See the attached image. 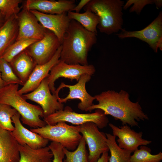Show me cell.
<instances>
[{
  "label": "cell",
  "mask_w": 162,
  "mask_h": 162,
  "mask_svg": "<svg viewBox=\"0 0 162 162\" xmlns=\"http://www.w3.org/2000/svg\"><path fill=\"white\" fill-rule=\"evenodd\" d=\"M109 125L112 130L113 135L118 137V145L121 148L133 152L139 146H146L152 142V141L142 138V132H137L128 125H123L120 128L112 123H109Z\"/></svg>",
  "instance_id": "obj_14"
},
{
  "label": "cell",
  "mask_w": 162,
  "mask_h": 162,
  "mask_svg": "<svg viewBox=\"0 0 162 162\" xmlns=\"http://www.w3.org/2000/svg\"><path fill=\"white\" fill-rule=\"evenodd\" d=\"M84 11L81 13L69 11L67 14L71 20L76 21L88 31L97 34V28L99 22L98 17L89 10Z\"/></svg>",
  "instance_id": "obj_23"
},
{
  "label": "cell",
  "mask_w": 162,
  "mask_h": 162,
  "mask_svg": "<svg viewBox=\"0 0 162 162\" xmlns=\"http://www.w3.org/2000/svg\"><path fill=\"white\" fill-rule=\"evenodd\" d=\"M76 5L74 0H27L23 8L45 14H58L71 11Z\"/></svg>",
  "instance_id": "obj_16"
},
{
  "label": "cell",
  "mask_w": 162,
  "mask_h": 162,
  "mask_svg": "<svg viewBox=\"0 0 162 162\" xmlns=\"http://www.w3.org/2000/svg\"><path fill=\"white\" fill-rule=\"evenodd\" d=\"M110 156L108 152L103 153L96 162H108Z\"/></svg>",
  "instance_id": "obj_34"
},
{
  "label": "cell",
  "mask_w": 162,
  "mask_h": 162,
  "mask_svg": "<svg viewBox=\"0 0 162 162\" xmlns=\"http://www.w3.org/2000/svg\"><path fill=\"white\" fill-rule=\"evenodd\" d=\"M80 126V133L88 147V161L96 162L103 153L109 151L106 134L100 131L92 122H86Z\"/></svg>",
  "instance_id": "obj_7"
},
{
  "label": "cell",
  "mask_w": 162,
  "mask_h": 162,
  "mask_svg": "<svg viewBox=\"0 0 162 162\" xmlns=\"http://www.w3.org/2000/svg\"><path fill=\"white\" fill-rule=\"evenodd\" d=\"M19 162H51L53 155L48 147L33 149L26 145L19 144Z\"/></svg>",
  "instance_id": "obj_22"
},
{
  "label": "cell",
  "mask_w": 162,
  "mask_h": 162,
  "mask_svg": "<svg viewBox=\"0 0 162 162\" xmlns=\"http://www.w3.org/2000/svg\"><path fill=\"white\" fill-rule=\"evenodd\" d=\"M94 97L98 103L93 104L88 111L100 110L105 115H110L115 119L120 120L122 125L132 127H138V122L148 119L139 103L132 102L128 93L124 90L119 92L108 90Z\"/></svg>",
  "instance_id": "obj_1"
},
{
  "label": "cell",
  "mask_w": 162,
  "mask_h": 162,
  "mask_svg": "<svg viewBox=\"0 0 162 162\" xmlns=\"http://www.w3.org/2000/svg\"><path fill=\"white\" fill-rule=\"evenodd\" d=\"M5 86L4 83L2 81L1 77L0 71V89Z\"/></svg>",
  "instance_id": "obj_37"
},
{
  "label": "cell",
  "mask_w": 162,
  "mask_h": 162,
  "mask_svg": "<svg viewBox=\"0 0 162 162\" xmlns=\"http://www.w3.org/2000/svg\"><path fill=\"white\" fill-rule=\"evenodd\" d=\"M0 71L5 86L12 84L22 86V82L15 74L10 63L1 57L0 58Z\"/></svg>",
  "instance_id": "obj_28"
},
{
  "label": "cell",
  "mask_w": 162,
  "mask_h": 162,
  "mask_svg": "<svg viewBox=\"0 0 162 162\" xmlns=\"http://www.w3.org/2000/svg\"><path fill=\"white\" fill-rule=\"evenodd\" d=\"M120 38H135L147 43L155 52L158 48L162 49V13L148 26L142 29L137 31H127L122 29L116 34Z\"/></svg>",
  "instance_id": "obj_9"
},
{
  "label": "cell",
  "mask_w": 162,
  "mask_h": 162,
  "mask_svg": "<svg viewBox=\"0 0 162 162\" xmlns=\"http://www.w3.org/2000/svg\"><path fill=\"white\" fill-rule=\"evenodd\" d=\"M107 144L110 153L109 162H130L132 152L121 148L117 144L116 137L113 135L106 133Z\"/></svg>",
  "instance_id": "obj_24"
},
{
  "label": "cell",
  "mask_w": 162,
  "mask_h": 162,
  "mask_svg": "<svg viewBox=\"0 0 162 162\" xmlns=\"http://www.w3.org/2000/svg\"><path fill=\"white\" fill-rule=\"evenodd\" d=\"M17 111L10 106L0 104V127L11 132L14 129L12 117Z\"/></svg>",
  "instance_id": "obj_29"
},
{
  "label": "cell",
  "mask_w": 162,
  "mask_h": 162,
  "mask_svg": "<svg viewBox=\"0 0 162 162\" xmlns=\"http://www.w3.org/2000/svg\"><path fill=\"white\" fill-rule=\"evenodd\" d=\"M22 2V0H0V12L6 20L17 16L21 11L20 4Z\"/></svg>",
  "instance_id": "obj_30"
},
{
  "label": "cell",
  "mask_w": 162,
  "mask_h": 162,
  "mask_svg": "<svg viewBox=\"0 0 162 162\" xmlns=\"http://www.w3.org/2000/svg\"><path fill=\"white\" fill-rule=\"evenodd\" d=\"M12 120L14 127L12 133L19 144L26 145L33 149L46 146L49 140L24 126L20 121V116L17 112L12 117Z\"/></svg>",
  "instance_id": "obj_15"
},
{
  "label": "cell",
  "mask_w": 162,
  "mask_h": 162,
  "mask_svg": "<svg viewBox=\"0 0 162 162\" xmlns=\"http://www.w3.org/2000/svg\"><path fill=\"white\" fill-rule=\"evenodd\" d=\"M90 0H81L79 3L71 11H75V12L79 13L81 10L89 2Z\"/></svg>",
  "instance_id": "obj_33"
},
{
  "label": "cell",
  "mask_w": 162,
  "mask_h": 162,
  "mask_svg": "<svg viewBox=\"0 0 162 162\" xmlns=\"http://www.w3.org/2000/svg\"><path fill=\"white\" fill-rule=\"evenodd\" d=\"M38 41L29 39L16 40L5 50L1 57L10 63L16 56Z\"/></svg>",
  "instance_id": "obj_27"
},
{
  "label": "cell",
  "mask_w": 162,
  "mask_h": 162,
  "mask_svg": "<svg viewBox=\"0 0 162 162\" xmlns=\"http://www.w3.org/2000/svg\"><path fill=\"white\" fill-rule=\"evenodd\" d=\"M86 144L85 140L82 137L77 147L74 151H69L63 148L66 157L65 162H89Z\"/></svg>",
  "instance_id": "obj_25"
},
{
  "label": "cell",
  "mask_w": 162,
  "mask_h": 162,
  "mask_svg": "<svg viewBox=\"0 0 162 162\" xmlns=\"http://www.w3.org/2000/svg\"><path fill=\"white\" fill-rule=\"evenodd\" d=\"M154 4L158 8H160L162 5V1L160 0H154Z\"/></svg>",
  "instance_id": "obj_35"
},
{
  "label": "cell",
  "mask_w": 162,
  "mask_h": 162,
  "mask_svg": "<svg viewBox=\"0 0 162 162\" xmlns=\"http://www.w3.org/2000/svg\"><path fill=\"white\" fill-rule=\"evenodd\" d=\"M17 16H13L6 20L0 28V58L16 40L18 33Z\"/></svg>",
  "instance_id": "obj_21"
},
{
  "label": "cell",
  "mask_w": 162,
  "mask_h": 162,
  "mask_svg": "<svg viewBox=\"0 0 162 162\" xmlns=\"http://www.w3.org/2000/svg\"><path fill=\"white\" fill-rule=\"evenodd\" d=\"M44 138L60 143L68 150L73 151L77 147L82 137L80 125H69L61 122L52 125L30 129Z\"/></svg>",
  "instance_id": "obj_5"
},
{
  "label": "cell",
  "mask_w": 162,
  "mask_h": 162,
  "mask_svg": "<svg viewBox=\"0 0 162 162\" xmlns=\"http://www.w3.org/2000/svg\"><path fill=\"white\" fill-rule=\"evenodd\" d=\"M150 148L142 145L137 149L131 156L130 162H160L162 160V153L160 152L156 154L151 153Z\"/></svg>",
  "instance_id": "obj_26"
},
{
  "label": "cell",
  "mask_w": 162,
  "mask_h": 162,
  "mask_svg": "<svg viewBox=\"0 0 162 162\" xmlns=\"http://www.w3.org/2000/svg\"><path fill=\"white\" fill-rule=\"evenodd\" d=\"M97 35L71 20L61 44L60 60L69 64H88V53L97 42Z\"/></svg>",
  "instance_id": "obj_2"
},
{
  "label": "cell",
  "mask_w": 162,
  "mask_h": 162,
  "mask_svg": "<svg viewBox=\"0 0 162 162\" xmlns=\"http://www.w3.org/2000/svg\"><path fill=\"white\" fill-rule=\"evenodd\" d=\"M124 4V2L121 0H90L83 9L90 10L98 17L97 28L100 32L109 35L123 29Z\"/></svg>",
  "instance_id": "obj_4"
},
{
  "label": "cell",
  "mask_w": 162,
  "mask_h": 162,
  "mask_svg": "<svg viewBox=\"0 0 162 162\" xmlns=\"http://www.w3.org/2000/svg\"><path fill=\"white\" fill-rule=\"evenodd\" d=\"M45 28L53 32L62 44L64 35L71 20L67 13L58 14H47L35 10H29Z\"/></svg>",
  "instance_id": "obj_17"
},
{
  "label": "cell",
  "mask_w": 162,
  "mask_h": 162,
  "mask_svg": "<svg viewBox=\"0 0 162 162\" xmlns=\"http://www.w3.org/2000/svg\"><path fill=\"white\" fill-rule=\"evenodd\" d=\"M22 8L16 17L18 33L16 40L22 39L41 40L48 30L39 23L29 10Z\"/></svg>",
  "instance_id": "obj_13"
},
{
  "label": "cell",
  "mask_w": 162,
  "mask_h": 162,
  "mask_svg": "<svg viewBox=\"0 0 162 162\" xmlns=\"http://www.w3.org/2000/svg\"><path fill=\"white\" fill-rule=\"evenodd\" d=\"M14 71L23 86L37 65L26 49L14 57L10 62Z\"/></svg>",
  "instance_id": "obj_20"
},
{
  "label": "cell",
  "mask_w": 162,
  "mask_h": 162,
  "mask_svg": "<svg viewBox=\"0 0 162 162\" xmlns=\"http://www.w3.org/2000/svg\"><path fill=\"white\" fill-rule=\"evenodd\" d=\"M6 20L0 12V28L4 23Z\"/></svg>",
  "instance_id": "obj_36"
},
{
  "label": "cell",
  "mask_w": 162,
  "mask_h": 162,
  "mask_svg": "<svg viewBox=\"0 0 162 162\" xmlns=\"http://www.w3.org/2000/svg\"><path fill=\"white\" fill-rule=\"evenodd\" d=\"M61 45L56 35L48 30L42 39L32 44L26 49L36 64L41 65L49 62Z\"/></svg>",
  "instance_id": "obj_11"
},
{
  "label": "cell",
  "mask_w": 162,
  "mask_h": 162,
  "mask_svg": "<svg viewBox=\"0 0 162 162\" xmlns=\"http://www.w3.org/2000/svg\"><path fill=\"white\" fill-rule=\"evenodd\" d=\"M154 0H129L124 5L123 8L126 9L132 4L133 6L129 10L130 12H135L139 14L146 5L154 4Z\"/></svg>",
  "instance_id": "obj_31"
},
{
  "label": "cell",
  "mask_w": 162,
  "mask_h": 162,
  "mask_svg": "<svg viewBox=\"0 0 162 162\" xmlns=\"http://www.w3.org/2000/svg\"><path fill=\"white\" fill-rule=\"evenodd\" d=\"M95 72V68L92 64H69L60 60L52 68L47 77L50 89L53 94H55V83L60 77L78 81L82 75L86 74L92 76Z\"/></svg>",
  "instance_id": "obj_8"
},
{
  "label": "cell",
  "mask_w": 162,
  "mask_h": 162,
  "mask_svg": "<svg viewBox=\"0 0 162 162\" xmlns=\"http://www.w3.org/2000/svg\"><path fill=\"white\" fill-rule=\"evenodd\" d=\"M48 147L53 155L52 162H64L65 154L63 147L60 143L52 142Z\"/></svg>",
  "instance_id": "obj_32"
},
{
  "label": "cell",
  "mask_w": 162,
  "mask_h": 162,
  "mask_svg": "<svg viewBox=\"0 0 162 162\" xmlns=\"http://www.w3.org/2000/svg\"><path fill=\"white\" fill-rule=\"evenodd\" d=\"M91 76L88 74L82 75L77 82L74 85L66 84L62 82L56 89L55 94L58 95L60 90L64 88H67L69 92L68 95L64 98H60L58 101L62 103H65L67 101L74 99H78L80 102L78 105V108L83 111H88V109L93 104V102L95 98L89 94L87 92L86 88V83L90 80Z\"/></svg>",
  "instance_id": "obj_12"
},
{
  "label": "cell",
  "mask_w": 162,
  "mask_h": 162,
  "mask_svg": "<svg viewBox=\"0 0 162 162\" xmlns=\"http://www.w3.org/2000/svg\"><path fill=\"white\" fill-rule=\"evenodd\" d=\"M19 85L5 86L0 89V104L8 105L20 116L23 123L34 128L43 127L46 124L40 118L44 117L41 107L28 102L18 92Z\"/></svg>",
  "instance_id": "obj_3"
},
{
  "label": "cell",
  "mask_w": 162,
  "mask_h": 162,
  "mask_svg": "<svg viewBox=\"0 0 162 162\" xmlns=\"http://www.w3.org/2000/svg\"><path fill=\"white\" fill-rule=\"evenodd\" d=\"M19 146L12 132L0 127V162H19Z\"/></svg>",
  "instance_id": "obj_19"
},
{
  "label": "cell",
  "mask_w": 162,
  "mask_h": 162,
  "mask_svg": "<svg viewBox=\"0 0 162 162\" xmlns=\"http://www.w3.org/2000/svg\"><path fill=\"white\" fill-rule=\"evenodd\" d=\"M62 48L61 45L53 57L48 62L36 65L26 82L18 90V92L20 94L22 95L34 91L42 81L48 76L52 68L60 60Z\"/></svg>",
  "instance_id": "obj_18"
},
{
  "label": "cell",
  "mask_w": 162,
  "mask_h": 162,
  "mask_svg": "<svg viewBox=\"0 0 162 162\" xmlns=\"http://www.w3.org/2000/svg\"><path fill=\"white\" fill-rule=\"evenodd\" d=\"M44 120L47 125H49L61 122H69L76 125L92 122L100 129L106 127L109 122L106 115L100 110L97 109L93 113H79L73 111L71 108L67 107L63 110L56 111L44 118Z\"/></svg>",
  "instance_id": "obj_6"
},
{
  "label": "cell",
  "mask_w": 162,
  "mask_h": 162,
  "mask_svg": "<svg viewBox=\"0 0 162 162\" xmlns=\"http://www.w3.org/2000/svg\"><path fill=\"white\" fill-rule=\"evenodd\" d=\"M51 92L46 77L34 91L22 95L26 100L34 101L40 106L44 118L64 109L63 104L58 100L59 97L52 94Z\"/></svg>",
  "instance_id": "obj_10"
}]
</instances>
